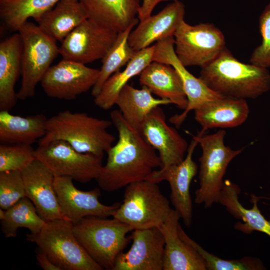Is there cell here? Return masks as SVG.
I'll return each instance as SVG.
<instances>
[{
  "label": "cell",
  "instance_id": "cell-28",
  "mask_svg": "<svg viewBox=\"0 0 270 270\" xmlns=\"http://www.w3.org/2000/svg\"><path fill=\"white\" fill-rule=\"evenodd\" d=\"M87 18V14L79 0H61L38 22L46 34L62 42Z\"/></svg>",
  "mask_w": 270,
  "mask_h": 270
},
{
  "label": "cell",
  "instance_id": "cell-34",
  "mask_svg": "<svg viewBox=\"0 0 270 270\" xmlns=\"http://www.w3.org/2000/svg\"><path fill=\"white\" fill-rule=\"evenodd\" d=\"M36 160L31 144H0V172H22Z\"/></svg>",
  "mask_w": 270,
  "mask_h": 270
},
{
  "label": "cell",
  "instance_id": "cell-7",
  "mask_svg": "<svg viewBox=\"0 0 270 270\" xmlns=\"http://www.w3.org/2000/svg\"><path fill=\"white\" fill-rule=\"evenodd\" d=\"M158 184L144 180L128 185L122 202L112 217L130 225L134 230L160 226L172 208Z\"/></svg>",
  "mask_w": 270,
  "mask_h": 270
},
{
  "label": "cell",
  "instance_id": "cell-32",
  "mask_svg": "<svg viewBox=\"0 0 270 270\" xmlns=\"http://www.w3.org/2000/svg\"><path fill=\"white\" fill-rule=\"evenodd\" d=\"M138 20L133 22L126 30L118 32L116 40L102 59V66L97 81L92 90V95L94 98L100 92L105 82L114 73L130 61L136 51L128 44V37L133 28Z\"/></svg>",
  "mask_w": 270,
  "mask_h": 270
},
{
  "label": "cell",
  "instance_id": "cell-16",
  "mask_svg": "<svg viewBox=\"0 0 270 270\" xmlns=\"http://www.w3.org/2000/svg\"><path fill=\"white\" fill-rule=\"evenodd\" d=\"M140 132L145 140L158 150L162 164L160 168L178 164L184 159L188 144L174 128L168 124L160 106L150 112Z\"/></svg>",
  "mask_w": 270,
  "mask_h": 270
},
{
  "label": "cell",
  "instance_id": "cell-8",
  "mask_svg": "<svg viewBox=\"0 0 270 270\" xmlns=\"http://www.w3.org/2000/svg\"><path fill=\"white\" fill-rule=\"evenodd\" d=\"M22 42V81L18 98L35 95L36 88L59 54L56 40L36 24L26 22L18 28Z\"/></svg>",
  "mask_w": 270,
  "mask_h": 270
},
{
  "label": "cell",
  "instance_id": "cell-25",
  "mask_svg": "<svg viewBox=\"0 0 270 270\" xmlns=\"http://www.w3.org/2000/svg\"><path fill=\"white\" fill-rule=\"evenodd\" d=\"M240 192V188L236 184L226 180L218 202L234 217L242 222L236 223L234 228L247 234L258 231L270 237V220L266 218L258 208L259 198L252 196V206L247 208L239 200Z\"/></svg>",
  "mask_w": 270,
  "mask_h": 270
},
{
  "label": "cell",
  "instance_id": "cell-14",
  "mask_svg": "<svg viewBox=\"0 0 270 270\" xmlns=\"http://www.w3.org/2000/svg\"><path fill=\"white\" fill-rule=\"evenodd\" d=\"M152 61L172 66L178 72L182 80L188 104L182 113L174 115L170 120L171 123L177 126L182 124L190 111L222 96L208 88L199 78L194 76L182 64L174 50V36L156 42L154 44Z\"/></svg>",
  "mask_w": 270,
  "mask_h": 270
},
{
  "label": "cell",
  "instance_id": "cell-15",
  "mask_svg": "<svg viewBox=\"0 0 270 270\" xmlns=\"http://www.w3.org/2000/svg\"><path fill=\"white\" fill-rule=\"evenodd\" d=\"M68 176L54 175V186L63 214L73 224L82 218L96 216L102 218L113 216L120 202L106 205L99 200L100 195L98 188L90 191L78 189Z\"/></svg>",
  "mask_w": 270,
  "mask_h": 270
},
{
  "label": "cell",
  "instance_id": "cell-19",
  "mask_svg": "<svg viewBox=\"0 0 270 270\" xmlns=\"http://www.w3.org/2000/svg\"><path fill=\"white\" fill-rule=\"evenodd\" d=\"M185 6L179 0L172 1L155 15L140 20L132 30L128 44L134 50L146 48L154 42L174 36L184 20Z\"/></svg>",
  "mask_w": 270,
  "mask_h": 270
},
{
  "label": "cell",
  "instance_id": "cell-18",
  "mask_svg": "<svg viewBox=\"0 0 270 270\" xmlns=\"http://www.w3.org/2000/svg\"><path fill=\"white\" fill-rule=\"evenodd\" d=\"M21 174L26 196L34 205L39 216L46 222L67 220L61 210L56 192L54 173L36 159Z\"/></svg>",
  "mask_w": 270,
  "mask_h": 270
},
{
  "label": "cell",
  "instance_id": "cell-29",
  "mask_svg": "<svg viewBox=\"0 0 270 270\" xmlns=\"http://www.w3.org/2000/svg\"><path fill=\"white\" fill-rule=\"evenodd\" d=\"M154 50V45L136 51L122 71L116 72L105 82L99 94L94 98L96 106L107 110L116 104L123 87L132 78L140 74L152 62Z\"/></svg>",
  "mask_w": 270,
  "mask_h": 270
},
{
  "label": "cell",
  "instance_id": "cell-38",
  "mask_svg": "<svg viewBox=\"0 0 270 270\" xmlns=\"http://www.w3.org/2000/svg\"><path fill=\"white\" fill-rule=\"evenodd\" d=\"M38 264L44 270H61L54 264L46 254L38 248L36 255Z\"/></svg>",
  "mask_w": 270,
  "mask_h": 270
},
{
  "label": "cell",
  "instance_id": "cell-5",
  "mask_svg": "<svg viewBox=\"0 0 270 270\" xmlns=\"http://www.w3.org/2000/svg\"><path fill=\"white\" fill-rule=\"evenodd\" d=\"M224 130L210 134L192 135L202 149L199 158V187L195 192L194 202L206 208L218 202L224 176L230 162L242 151L226 146Z\"/></svg>",
  "mask_w": 270,
  "mask_h": 270
},
{
  "label": "cell",
  "instance_id": "cell-20",
  "mask_svg": "<svg viewBox=\"0 0 270 270\" xmlns=\"http://www.w3.org/2000/svg\"><path fill=\"white\" fill-rule=\"evenodd\" d=\"M180 216L172 209L166 220L158 228L164 240L163 270H206L197 252L180 236Z\"/></svg>",
  "mask_w": 270,
  "mask_h": 270
},
{
  "label": "cell",
  "instance_id": "cell-24",
  "mask_svg": "<svg viewBox=\"0 0 270 270\" xmlns=\"http://www.w3.org/2000/svg\"><path fill=\"white\" fill-rule=\"evenodd\" d=\"M139 81L159 98L170 100L180 109L186 108L188 100L182 80L172 66L152 61L140 73Z\"/></svg>",
  "mask_w": 270,
  "mask_h": 270
},
{
  "label": "cell",
  "instance_id": "cell-3",
  "mask_svg": "<svg viewBox=\"0 0 270 270\" xmlns=\"http://www.w3.org/2000/svg\"><path fill=\"white\" fill-rule=\"evenodd\" d=\"M112 124L111 120L85 112L60 111L48 118L46 134L38 144L62 140L78 152L102 158L116 140L108 130Z\"/></svg>",
  "mask_w": 270,
  "mask_h": 270
},
{
  "label": "cell",
  "instance_id": "cell-27",
  "mask_svg": "<svg viewBox=\"0 0 270 270\" xmlns=\"http://www.w3.org/2000/svg\"><path fill=\"white\" fill-rule=\"evenodd\" d=\"M170 104L171 102L168 100L155 98L145 86L138 89L126 84L120 90L116 104L126 121L140 132L143 122L153 109Z\"/></svg>",
  "mask_w": 270,
  "mask_h": 270
},
{
  "label": "cell",
  "instance_id": "cell-12",
  "mask_svg": "<svg viewBox=\"0 0 270 270\" xmlns=\"http://www.w3.org/2000/svg\"><path fill=\"white\" fill-rule=\"evenodd\" d=\"M99 72L100 70L85 64L62 59L50 66L40 83L48 96L72 100L93 88Z\"/></svg>",
  "mask_w": 270,
  "mask_h": 270
},
{
  "label": "cell",
  "instance_id": "cell-13",
  "mask_svg": "<svg viewBox=\"0 0 270 270\" xmlns=\"http://www.w3.org/2000/svg\"><path fill=\"white\" fill-rule=\"evenodd\" d=\"M198 144V142L192 138L182 162L155 170L146 179L157 184L163 180L168 182L172 204L186 226L192 224V203L190 188L192 180L198 172V165L192 159Z\"/></svg>",
  "mask_w": 270,
  "mask_h": 270
},
{
  "label": "cell",
  "instance_id": "cell-1",
  "mask_svg": "<svg viewBox=\"0 0 270 270\" xmlns=\"http://www.w3.org/2000/svg\"><path fill=\"white\" fill-rule=\"evenodd\" d=\"M110 115L118 139L106 152L107 161L96 180L108 192L144 180L162 166L156 150L126 121L120 110H113Z\"/></svg>",
  "mask_w": 270,
  "mask_h": 270
},
{
  "label": "cell",
  "instance_id": "cell-17",
  "mask_svg": "<svg viewBox=\"0 0 270 270\" xmlns=\"http://www.w3.org/2000/svg\"><path fill=\"white\" fill-rule=\"evenodd\" d=\"M132 232V246L118 256L112 270H163L164 240L159 228Z\"/></svg>",
  "mask_w": 270,
  "mask_h": 270
},
{
  "label": "cell",
  "instance_id": "cell-11",
  "mask_svg": "<svg viewBox=\"0 0 270 270\" xmlns=\"http://www.w3.org/2000/svg\"><path fill=\"white\" fill-rule=\"evenodd\" d=\"M118 32L87 18L61 42L62 59L86 64L102 59L114 43Z\"/></svg>",
  "mask_w": 270,
  "mask_h": 270
},
{
  "label": "cell",
  "instance_id": "cell-6",
  "mask_svg": "<svg viewBox=\"0 0 270 270\" xmlns=\"http://www.w3.org/2000/svg\"><path fill=\"white\" fill-rule=\"evenodd\" d=\"M26 237L61 270H103L78 242L74 232V224L69 220L46 222L38 232L27 234Z\"/></svg>",
  "mask_w": 270,
  "mask_h": 270
},
{
  "label": "cell",
  "instance_id": "cell-10",
  "mask_svg": "<svg viewBox=\"0 0 270 270\" xmlns=\"http://www.w3.org/2000/svg\"><path fill=\"white\" fill-rule=\"evenodd\" d=\"M35 154L36 158L54 175L68 176L83 184L96 180L102 166V158L78 152L62 140L38 144Z\"/></svg>",
  "mask_w": 270,
  "mask_h": 270
},
{
  "label": "cell",
  "instance_id": "cell-35",
  "mask_svg": "<svg viewBox=\"0 0 270 270\" xmlns=\"http://www.w3.org/2000/svg\"><path fill=\"white\" fill-rule=\"evenodd\" d=\"M25 196L21 172H0V208L6 210Z\"/></svg>",
  "mask_w": 270,
  "mask_h": 270
},
{
  "label": "cell",
  "instance_id": "cell-33",
  "mask_svg": "<svg viewBox=\"0 0 270 270\" xmlns=\"http://www.w3.org/2000/svg\"><path fill=\"white\" fill-rule=\"evenodd\" d=\"M178 231L180 237L191 246L204 260L208 270H260L265 267L258 258L244 256L236 260L222 259L205 250L196 242L192 239L178 224Z\"/></svg>",
  "mask_w": 270,
  "mask_h": 270
},
{
  "label": "cell",
  "instance_id": "cell-37",
  "mask_svg": "<svg viewBox=\"0 0 270 270\" xmlns=\"http://www.w3.org/2000/svg\"><path fill=\"white\" fill-rule=\"evenodd\" d=\"M176 0H143L138 10V16L140 20H144L151 16L156 4L162 2Z\"/></svg>",
  "mask_w": 270,
  "mask_h": 270
},
{
  "label": "cell",
  "instance_id": "cell-2",
  "mask_svg": "<svg viewBox=\"0 0 270 270\" xmlns=\"http://www.w3.org/2000/svg\"><path fill=\"white\" fill-rule=\"evenodd\" d=\"M198 78L208 88L224 97L254 99L270 90L268 68L242 62L226 48L201 68Z\"/></svg>",
  "mask_w": 270,
  "mask_h": 270
},
{
  "label": "cell",
  "instance_id": "cell-21",
  "mask_svg": "<svg viewBox=\"0 0 270 270\" xmlns=\"http://www.w3.org/2000/svg\"><path fill=\"white\" fill-rule=\"evenodd\" d=\"M201 126L199 134L213 128H232L243 124L250 113L246 100L222 96L206 102L194 110Z\"/></svg>",
  "mask_w": 270,
  "mask_h": 270
},
{
  "label": "cell",
  "instance_id": "cell-4",
  "mask_svg": "<svg viewBox=\"0 0 270 270\" xmlns=\"http://www.w3.org/2000/svg\"><path fill=\"white\" fill-rule=\"evenodd\" d=\"M73 224L74 234L86 252L103 269L111 270L129 242L127 234L134 230L114 218L90 216Z\"/></svg>",
  "mask_w": 270,
  "mask_h": 270
},
{
  "label": "cell",
  "instance_id": "cell-36",
  "mask_svg": "<svg viewBox=\"0 0 270 270\" xmlns=\"http://www.w3.org/2000/svg\"><path fill=\"white\" fill-rule=\"evenodd\" d=\"M259 28L262 40L252 52L250 63L264 68H270V2L259 18Z\"/></svg>",
  "mask_w": 270,
  "mask_h": 270
},
{
  "label": "cell",
  "instance_id": "cell-30",
  "mask_svg": "<svg viewBox=\"0 0 270 270\" xmlns=\"http://www.w3.org/2000/svg\"><path fill=\"white\" fill-rule=\"evenodd\" d=\"M0 220L2 231L6 238H15L18 230L20 228H28L31 234H36L46 222L27 196L6 210L0 208Z\"/></svg>",
  "mask_w": 270,
  "mask_h": 270
},
{
  "label": "cell",
  "instance_id": "cell-31",
  "mask_svg": "<svg viewBox=\"0 0 270 270\" xmlns=\"http://www.w3.org/2000/svg\"><path fill=\"white\" fill-rule=\"evenodd\" d=\"M61 0H0V16L8 28H18L32 18L38 22Z\"/></svg>",
  "mask_w": 270,
  "mask_h": 270
},
{
  "label": "cell",
  "instance_id": "cell-23",
  "mask_svg": "<svg viewBox=\"0 0 270 270\" xmlns=\"http://www.w3.org/2000/svg\"><path fill=\"white\" fill-rule=\"evenodd\" d=\"M22 42L19 33L0 43V110L10 111L18 98L14 90L22 71Z\"/></svg>",
  "mask_w": 270,
  "mask_h": 270
},
{
  "label": "cell",
  "instance_id": "cell-22",
  "mask_svg": "<svg viewBox=\"0 0 270 270\" xmlns=\"http://www.w3.org/2000/svg\"><path fill=\"white\" fill-rule=\"evenodd\" d=\"M88 18L116 32L133 22L140 7L139 0H79Z\"/></svg>",
  "mask_w": 270,
  "mask_h": 270
},
{
  "label": "cell",
  "instance_id": "cell-26",
  "mask_svg": "<svg viewBox=\"0 0 270 270\" xmlns=\"http://www.w3.org/2000/svg\"><path fill=\"white\" fill-rule=\"evenodd\" d=\"M0 110V144H32L46 134L48 118L40 114L27 116Z\"/></svg>",
  "mask_w": 270,
  "mask_h": 270
},
{
  "label": "cell",
  "instance_id": "cell-9",
  "mask_svg": "<svg viewBox=\"0 0 270 270\" xmlns=\"http://www.w3.org/2000/svg\"><path fill=\"white\" fill-rule=\"evenodd\" d=\"M174 37L176 54L186 67L202 68L214 60L226 48L224 34L210 23L192 26L184 20Z\"/></svg>",
  "mask_w": 270,
  "mask_h": 270
}]
</instances>
